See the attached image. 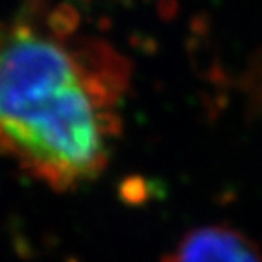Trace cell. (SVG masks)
<instances>
[{"instance_id": "obj_1", "label": "cell", "mask_w": 262, "mask_h": 262, "mask_svg": "<svg viewBox=\"0 0 262 262\" xmlns=\"http://www.w3.org/2000/svg\"><path fill=\"white\" fill-rule=\"evenodd\" d=\"M129 83L126 56L80 33L68 5H28L0 28V155L58 192L96 181Z\"/></svg>"}, {"instance_id": "obj_2", "label": "cell", "mask_w": 262, "mask_h": 262, "mask_svg": "<svg viewBox=\"0 0 262 262\" xmlns=\"http://www.w3.org/2000/svg\"><path fill=\"white\" fill-rule=\"evenodd\" d=\"M170 262H262V254L242 232L211 225L186 235Z\"/></svg>"}, {"instance_id": "obj_3", "label": "cell", "mask_w": 262, "mask_h": 262, "mask_svg": "<svg viewBox=\"0 0 262 262\" xmlns=\"http://www.w3.org/2000/svg\"><path fill=\"white\" fill-rule=\"evenodd\" d=\"M245 92L250 99V106L262 109V55L255 56L244 78Z\"/></svg>"}]
</instances>
